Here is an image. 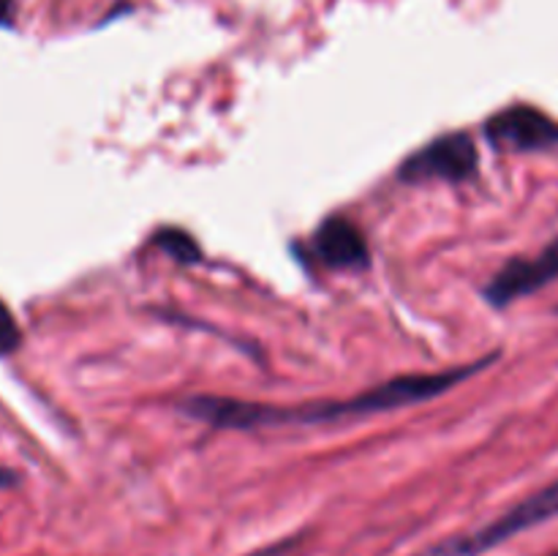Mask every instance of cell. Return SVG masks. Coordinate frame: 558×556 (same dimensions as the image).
I'll list each match as a JSON object with an SVG mask.
<instances>
[{
	"label": "cell",
	"mask_w": 558,
	"mask_h": 556,
	"mask_svg": "<svg viewBox=\"0 0 558 556\" xmlns=\"http://www.w3.org/2000/svg\"><path fill=\"white\" fill-rule=\"evenodd\" d=\"M496 354L477 360V363L461 365V368L439 371V374H407L387 379L381 385L368 387L349 398H330V401H305L294 407H276V403L243 401V398L223 396H191L178 403L180 412L196 420L218 425V428H270V425H316L336 423V420L368 418V414L392 412L398 407L428 401V398L445 396L461 382L472 379L483 368H488Z\"/></svg>",
	"instance_id": "6da1fadb"
},
{
	"label": "cell",
	"mask_w": 558,
	"mask_h": 556,
	"mask_svg": "<svg viewBox=\"0 0 558 556\" xmlns=\"http://www.w3.org/2000/svg\"><path fill=\"white\" fill-rule=\"evenodd\" d=\"M554 516H558V480L539 488L537 494L518 501L515 507L501 512L496 521L485 523V527L474 529L469 534H461V537H450L439 545H430V548L420 551L417 556H483L494 551L496 545L512 540L515 534H523L529 529L539 527V523L550 521Z\"/></svg>",
	"instance_id": "7a4b0ae2"
},
{
	"label": "cell",
	"mask_w": 558,
	"mask_h": 556,
	"mask_svg": "<svg viewBox=\"0 0 558 556\" xmlns=\"http://www.w3.org/2000/svg\"><path fill=\"white\" fill-rule=\"evenodd\" d=\"M477 147L469 134H445L439 140L420 147L414 156L401 164V178L409 183H423V180H466L477 172Z\"/></svg>",
	"instance_id": "3957f363"
},
{
	"label": "cell",
	"mask_w": 558,
	"mask_h": 556,
	"mask_svg": "<svg viewBox=\"0 0 558 556\" xmlns=\"http://www.w3.org/2000/svg\"><path fill=\"white\" fill-rule=\"evenodd\" d=\"M485 136L501 150H545L558 145V123L532 104H515L485 123Z\"/></svg>",
	"instance_id": "277c9868"
},
{
	"label": "cell",
	"mask_w": 558,
	"mask_h": 556,
	"mask_svg": "<svg viewBox=\"0 0 558 556\" xmlns=\"http://www.w3.org/2000/svg\"><path fill=\"white\" fill-rule=\"evenodd\" d=\"M558 278V238L548 249L539 251L532 259H512L490 278V283L485 287V300L490 305H505L515 303L518 298H526V294L537 292V289L548 287L550 281Z\"/></svg>",
	"instance_id": "5b68a950"
},
{
	"label": "cell",
	"mask_w": 558,
	"mask_h": 556,
	"mask_svg": "<svg viewBox=\"0 0 558 556\" xmlns=\"http://www.w3.org/2000/svg\"><path fill=\"white\" fill-rule=\"evenodd\" d=\"M314 251L322 265L336 270H354L368 265V243L349 218L332 216L316 229Z\"/></svg>",
	"instance_id": "8992f818"
},
{
	"label": "cell",
	"mask_w": 558,
	"mask_h": 556,
	"mask_svg": "<svg viewBox=\"0 0 558 556\" xmlns=\"http://www.w3.org/2000/svg\"><path fill=\"white\" fill-rule=\"evenodd\" d=\"M156 245L163 251L167 256L178 262H199L202 259V251L196 245V240L191 238L189 232L183 229H161L156 234Z\"/></svg>",
	"instance_id": "52a82bcc"
},
{
	"label": "cell",
	"mask_w": 558,
	"mask_h": 556,
	"mask_svg": "<svg viewBox=\"0 0 558 556\" xmlns=\"http://www.w3.org/2000/svg\"><path fill=\"white\" fill-rule=\"evenodd\" d=\"M22 341V330L16 325L14 314H11L9 305L0 300V354H11Z\"/></svg>",
	"instance_id": "ba28073f"
},
{
	"label": "cell",
	"mask_w": 558,
	"mask_h": 556,
	"mask_svg": "<svg viewBox=\"0 0 558 556\" xmlns=\"http://www.w3.org/2000/svg\"><path fill=\"white\" fill-rule=\"evenodd\" d=\"M292 545H294V540H283V543L267 545V548L254 551V554H248V556H283V554H289V548H292Z\"/></svg>",
	"instance_id": "9c48e42d"
},
{
	"label": "cell",
	"mask_w": 558,
	"mask_h": 556,
	"mask_svg": "<svg viewBox=\"0 0 558 556\" xmlns=\"http://www.w3.org/2000/svg\"><path fill=\"white\" fill-rule=\"evenodd\" d=\"M16 480H20V474L14 469L0 467V488H11V485H16Z\"/></svg>",
	"instance_id": "30bf717a"
},
{
	"label": "cell",
	"mask_w": 558,
	"mask_h": 556,
	"mask_svg": "<svg viewBox=\"0 0 558 556\" xmlns=\"http://www.w3.org/2000/svg\"><path fill=\"white\" fill-rule=\"evenodd\" d=\"M11 22V0H0V25Z\"/></svg>",
	"instance_id": "8fae6325"
},
{
	"label": "cell",
	"mask_w": 558,
	"mask_h": 556,
	"mask_svg": "<svg viewBox=\"0 0 558 556\" xmlns=\"http://www.w3.org/2000/svg\"><path fill=\"white\" fill-rule=\"evenodd\" d=\"M550 556H558V551H556V554H550Z\"/></svg>",
	"instance_id": "7c38bea8"
}]
</instances>
